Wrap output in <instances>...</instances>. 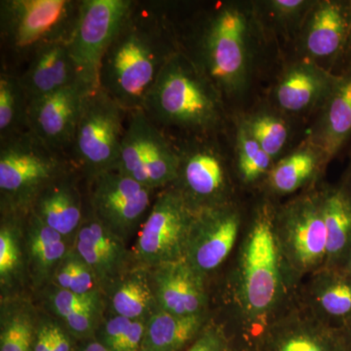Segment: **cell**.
<instances>
[{
  "label": "cell",
  "instance_id": "6da1fadb",
  "mask_svg": "<svg viewBox=\"0 0 351 351\" xmlns=\"http://www.w3.org/2000/svg\"><path fill=\"white\" fill-rule=\"evenodd\" d=\"M274 214L267 206L258 210L237 246L230 295L240 351H256L265 329L297 300L299 286L279 250Z\"/></svg>",
  "mask_w": 351,
  "mask_h": 351
},
{
  "label": "cell",
  "instance_id": "7a4b0ae2",
  "mask_svg": "<svg viewBox=\"0 0 351 351\" xmlns=\"http://www.w3.org/2000/svg\"><path fill=\"white\" fill-rule=\"evenodd\" d=\"M178 52L163 14L154 3L133 1L101 60L99 87L127 112L142 110Z\"/></svg>",
  "mask_w": 351,
  "mask_h": 351
},
{
  "label": "cell",
  "instance_id": "3957f363",
  "mask_svg": "<svg viewBox=\"0 0 351 351\" xmlns=\"http://www.w3.org/2000/svg\"><path fill=\"white\" fill-rule=\"evenodd\" d=\"M142 110L165 134L179 129L198 137L214 130L221 117L218 89L180 51L164 66Z\"/></svg>",
  "mask_w": 351,
  "mask_h": 351
},
{
  "label": "cell",
  "instance_id": "277c9868",
  "mask_svg": "<svg viewBox=\"0 0 351 351\" xmlns=\"http://www.w3.org/2000/svg\"><path fill=\"white\" fill-rule=\"evenodd\" d=\"M75 169L68 154L31 131L0 142V213L29 215L38 196Z\"/></svg>",
  "mask_w": 351,
  "mask_h": 351
},
{
  "label": "cell",
  "instance_id": "5b68a950",
  "mask_svg": "<svg viewBox=\"0 0 351 351\" xmlns=\"http://www.w3.org/2000/svg\"><path fill=\"white\" fill-rule=\"evenodd\" d=\"M80 0H1L0 38L11 61L29 63L41 48L68 43Z\"/></svg>",
  "mask_w": 351,
  "mask_h": 351
},
{
  "label": "cell",
  "instance_id": "8992f818",
  "mask_svg": "<svg viewBox=\"0 0 351 351\" xmlns=\"http://www.w3.org/2000/svg\"><path fill=\"white\" fill-rule=\"evenodd\" d=\"M127 114L100 87L85 96L69 157L87 182L117 169Z\"/></svg>",
  "mask_w": 351,
  "mask_h": 351
},
{
  "label": "cell",
  "instance_id": "52a82bcc",
  "mask_svg": "<svg viewBox=\"0 0 351 351\" xmlns=\"http://www.w3.org/2000/svg\"><path fill=\"white\" fill-rule=\"evenodd\" d=\"M277 243L298 286L326 267L327 232L319 193L299 196L274 214Z\"/></svg>",
  "mask_w": 351,
  "mask_h": 351
},
{
  "label": "cell",
  "instance_id": "ba28073f",
  "mask_svg": "<svg viewBox=\"0 0 351 351\" xmlns=\"http://www.w3.org/2000/svg\"><path fill=\"white\" fill-rule=\"evenodd\" d=\"M178 169L179 156L172 138L154 125L144 110L128 112L115 170L159 191L175 182Z\"/></svg>",
  "mask_w": 351,
  "mask_h": 351
},
{
  "label": "cell",
  "instance_id": "9c48e42d",
  "mask_svg": "<svg viewBox=\"0 0 351 351\" xmlns=\"http://www.w3.org/2000/svg\"><path fill=\"white\" fill-rule=\"evenodd\" d=\"M132 4V0H80L66 45L77 82L87 91L98 89L101 60Z\"/></svg>",
  "mask_w": 351,
  "mask_h": 351
},
{
  "label": "cell",
  "instance_id": "30bf717a",
  "mask_svg": "<svg viewBox=\"0 0 351 351\" xmlns=\"http://www.w3.org/2000/svg\"><path fill=\"white\" fill-rule=\"evenodd\" d=\"M195 215L176 189L159 191L131 249L136 263L152 267L184 260Z\"/></svg>",
  "mask_w": 351,
  "mask_h": 351
},
{
  "label": "cell",
  "instance_id": "8fae6325",
  "mask_svg": "<svg viewBox=\"0 0 351 351\" xmlns=\"http://www.w3.org/2000/svg\"><path fill=\"white\" fill-rule=\"evenodd\" d=\"M88 208L99 221L128 243L151 212L156 191L117 170L88 182Z\"/></svg>",
  "mask_w": 351,
  "mask_h": 351
},
{
  "label": "cell",
  "instance_id": "7c38bea8",
  "mask_svg": "<svg viewBox=\"0 0 351 351\" xmlns=\"http://www.w3.org/2000/svg\"><path fill=\"white\" fill-rule=\"evenodd\" d=\"M246 20L237 9H219L208 21L199 41V59L193 61L217 89L239 85L245 69Z\"/></svg>",
  "mask_w": 351,
  "mask_h": 351
},
{
  "label": "cell",
  "instance_id": "4fadbf2b",
  "mask_svg": "<svg viewBox=\"0 0 351 351\" xmlns=\"http://www.w3.org/2000/svg\"><path fill=\"white\" fill-rule=\"evenodd\" d=\"M199 137L189 141L184 147H178L174 143L179 156V169L170 186L195 212L230 203V184L223 158L213 145Z\"/></svg>",
  "mask_w": 351,
  "mask_h": 351
},
{
  "label": "cell",
  "instance_id": "5bb4252c",
  "mask_svg": "<svg viewBox=\"0 0 351 351\" xmlns=\"http://www.w3.org/2000/svg\"><path fill=\"white\" fill-rule=\"evenodd\" d=\"M241 215L232 203L195 212L184 260L208 282L237 248Z\"/></svg>",
  "mask_w": 351,
  "mask_h": 351
},
{
  "label": "cell",
  "instance_id": "9a60e30c",
  "mask_svg": "<svg viewBox=\"0 0 351 351\" xmlns=\"http://www.w3.org/2000/svg\"><path fill=\"white\" fill-rule=\"evenodd\" d=\"M256 351H350L343 332L323 324L295 300L265 329Z\"/></svg>",
  "mask_w": 351,
  "mask_h": 351
},
{
  "label": "cell",
  "instance_id": "2e32d148",
  "mask_svg": "<svg viewBox=\"0 0 351 351\" xmlns=\"http://www.w3.org/2000/svg\"><path fill=\"white\" fill-rule=\"evenodd\" d=\"M89 93L80 83L29 101V130L46 145L68 154L83 101Z\"/></svg>",
  "mask_w": 351,
  "mask_h": 351
},
{
  "label": "cell",
  "instance_id": "e0dca14e",
  "mask_svg": "<svg viewBox=\"0 0 351 351\" xmlns=\"http://www.w3.org/2000/svg\"><path fill=\"white\" fill-rule=\"evenodd\" d=\"M73 248L94 272L103 295L136 262L126 242L99 221L89 208Z\"/></svg>",
  "mask_w": 351,
  "mask_h": 351
},
{
  "label": "cell",
  "instance_id": "ac0fdd59",
  "mask_svg": "<svg viewBox=\"0 0 351 351\" xmlns=\"http://www.w3.org/2000/svg\"><path fill=\"white\" fill-rule=\"evenodd\" d=\"M158 309L191 317L209 314L208 282L181 260L149 267Z\"/></svg>",
  "mask_w": 351,
  "mask_h": 351
},
{
  "label": "cell",
  "instance_id": "d6986e66",
  "mask_svg": "<svg viewBox=\"0 0 351 351\" xmlns=\"http://www.w3.org/2000/svg\"><path fill=\"white\" fill-rule=\"evenodd\" d=\"M298 302L323 324L343 332L351 323V276L324 267L302 281Z\"/></svg>",
  "mask_w": 351,
  "mask_h": 351
},
{
  "label": "cell",
  "instance_id": "ffe728a7",
  "mask_svg": "<svg viewBox=\"0 0 351 351\" xmlns=\"http://www.w3.org/2000/svg\"><path fill=\"white\" fill-rule=\"evenodd\" d=\"M78 176L82 175L73 169L53 182L38 196L31 210L45 225L73 244L86 212Z\"/></svg>",
  "mask_w": 351,
  "mask_h": 351
},
{
  "label": "cell",
  "instance_id": "44dd1931",
  "mask_svg": "<svg viewBox=\"0 0 351 351\" xmlns=\"http://www.w3.org/2000/svg\"><path fill=\"white\" fill-rule=\"evenodd\" d=\"M25 237L29 286L34 292L40 293L50 285L73 244L32 212L25 219Z\"/></svg>",
  "mask_w": 351,
  "mask_h": 351
},
{
  "label": "cell",
  "instance_id": "7402d4cb",
  "mask_svg": "<svg viewBox=\"0 0 351 351\" xmlns=\"http://www.w3.org/2000/svg\"><path fill=\"white\" fill-rule=\"evenodd\" d=\"M18 75L29 101L77 83L75 63L66 43L41 48Z\"/></svg>",
  "mask_w": 351,
  "mask_h": 351
},
{
  "label": "cell",
  "instance_id": "603a6c76",
  "mask_svg": "<svg viewBox=\"0 0 351 351\" xmlns=\"http://www.w3.org/2000/svg\"><path fill=\"white\" fill-rule=\"evenodd\" d=\"M39 294L44 309L61 321L78 341L94 338L107 313L103 295H78L53 285Z\"/></svg>",
  "mask_w": 351,
  "mask_h": 351
},
{
  "label": "cell",
  "instance_id": "cb8c5ba5",
  "mask_svg": "<svg viewBox=\"0 0 351 351\" xmlns=\"http://www.w3.org/2000/svg\"><path fill=\"white\" fill-rule=\"evenodd\" d=\"M107 313L131 320H147L158 311L151 278V269L134 263L104 292Z\"/></svg>",
  "mask_w": 351,
  "mask_h": 351
},
{
  "label": "cell",
  "instance_id": "d4e9b609",
  "mask_svg": "<svg viewBox=\"0 0 351 351\" xmlns=\"http://www.w3.org/2000/svg\"><path fill=\"white\" fill-rule=\"evenodd\" d=\"M0 299L25 295L29 286L25 225L27 215L0 213Z\"/></svg>",
  "mask_w": 351,
  "mask_h": 351
},
{
  "label": "cell",
  "instance_id": "484cf974",
  "mask_svg": "<svg viewBox=\"0 0 351 351\" xmlns=\"http://www.w3.org/2000/svg\"><path fill=\"white\" fill-rule=\"evenodd\" d=\"M327 232V267L343 269L351 255V191L345 184L319 191Z\"/></svg>",
  "mask_w": 351,
  "mask_h": 351
},
{
  "label": "cell",
  "instance_id": "4316f807",
  "mask_svg": "<svg viewBox=\"0 0 351 351\" xmlns=\"http://www.w3.org/2000/svg\"><path fill=\"white\" fill-rule=\"evenodd\" d=\"M351 45V2L327 1L314 13L306 47L315 57L335 58Z\"/></svg>",
  "mask_w": 351,
  "mask_h": 351
},
{
  "label": "cell",
  "instance_id": "83f0119b",
  "mask_svg": "<svg viewBox=\"0 0 351 351\" xmlns=\"http://www.w3.org/2000/svg\"><path fill=\"white\" fill-rule=\"evenodd\" d=\"M212 317L211 313L182 317L158 309L147 320L142 351H184Z\"/></svg>",
  "mask_w": 351,
  "mask_h": 351
},
{
  "label": "cell",
  "instance_id": "f1b7e54d",
  "mask_svg": "<svg viewBox=\"0 0 351 351\" xmlns=\"http://www.w3.org/2000/svg\"><path fill=\"white\" fill-rule=\"evenodd\" d=\"M39 311L25 295L0 299V351H32Z\"/></svg>",
  "mask_w": 351,
  "mask_h": 351
},
{
  "label": "cell",
  "instance_id": "f546056e",
  "mask_svg": "<svg viewBox=\"0 0 351 351\" xmlns=\"http://www.w3.org/2000/svg\"><path fill=\"white\" fill-rule=\"evenodd\" d=\"M321 131L323 160H329L351 138V68L339 76L328 96Z\"/></svg>",
  "mask_w": 351,
  "mask_h": 351
},
{
  "label": "cell",
  "instance_id": "4dcf8cb0",
  "mask_svg": "<svg viewBox=\"0 0 351 351\" xmlns=\"http://www.w3.org/2000/svg\"><path fill=\"white\" fill-rule=\"evenodd\" d=\"M339 77H326L300 66L286 75L277 89V100L284 110L299 112L311 106L318 96L331 93Z\"/></svg>",
  "mask_w": 351,
  "mask_h": 351
},
{
  "label": "cell",
  "instance_id": "1f68e13d",
  "mask_svg": "<svg viewBox=\"0 0 351 351\" xmlns=\"http://www.w3.org/2000/svg\"><path fill=\"white\" fill-rule=\"evenodd\" d=\"M29 100L19 75L9 69L0 73V142L29 131Z\"/></svg>",
  "mask_w": 351,
  "mask_h": 351
},
{
  "label": "cell",
  "instance_id": "d6a6232c",
  "mask_svg": "<svg viewBox=\"0 0 351 351\" xmlns=\"http://www.w3.org/2000/svg\"><path fill=\"white\" fill-rule=\"evenodd\" d=\"M316 157L307 151L295 152L277 163L267 174L269 189L287 195L306 186L316 171Z\"/></svg>",
  "mask_w": 351,
  "mask_h": 351
},
{
  "label": "cell",
  "instance_id": "836d02e7",
  "mask_svg": "<svg viewBox=\"0 0 351 351\" xmlns=\"http://www.w3.org/2000/svg\"><path fill=\"white\" fill-rule=\"evenodd\" d=\"M50 285L78 295H103L94 272L73 247L58 267Z\"/></svg>",
  "mask_w": 351,
  "mask_h": 351
},
{
  "label": "cell",
  "instance_id": "e575fe53",
  "mask_svg": "<svg viewBox=\"0 0 351 351\" xmlns=\"http://www.w3.org/2000/svg\"><path fill=\"white\" fill-rule=\"evenodd\" d=\"M78 341L54 315L39 311L32 351H75Z\"/></svg>",
  "mask_w": 351,
  "mask_h": 351
},
{
  "label": "cell",
  "instance_id": "d590c367",
  "mask_svg": "<svg viewBox=\"0 0 351 351\" xmlns=\"http://www.w3.org/2000/svg\"><path fill=\"white\" fill-rule=\"evenodd\" d=\"M271 157L252 137L247 129L240 132L239 138V169L245 184H253L269 174Z\"/></svg>",
  "mask_w": 351,
  "mask_h": 351
},
{
  "label": "cell",
  "instance_id": "8d00e7d4",
  "mask_svg": "<svg viewBox=\"0 0 351 351\" xmlns=\"http://www.w3.org/2000/svg\"><path fill=\"white\" fill-rule=\"evenodd\" d=\"M247 130L270 157L277 156L288 138V129L282 120L270 115H261L250 121Z\"/></svg>",
  "mask_w": 351,
  "mask_h": 351
},
{
  "label": "cell",
  "instance_id": "74e56055",
  "mask_svg": "<svg viewBox=\"0 0 351 351\" xmlns=\"http://www.w3.org/2000/svg\"><path fill=\"white\" fill-rule=\"evenodd\" d=\"M184 351H240V350L228 326L212 317L204 329L196 337L195 341Z\"/></svg>",
  "mask_w": 351,
  "mask_h": 351
},
{
  "label": "cell",
  "instance_id": "f35d334b",
  "mask_svg": "<svg viewBox=\"0 0 351 351\" xmlns=\"http://www.w3.org/2000/svg\"><path fill=\"white\" fill-rule=\"evenodd\" d=\"M304 4L301 0H277L274 2V6L276 7L277 10L281 12L289 13L297 10Z\"/></svg>",
  "mask_w": 351,
  "mask_h": 351
},
{
  "label": "cell",
  "instance_id": "ab89813d",
  "mask_svg": "<svg viewBox=\"0 0 351 351\" xmlns=\"http://www.w3.org/2000/svg\"><path fill=\"white\" fill-rule=\"evenodd\" d=\"M75 351H108L101 343L95 338L78 341Z\"/></svg>",
  "mask_w": 351,
  "mask_h": 351
},
{
  "label": "cell",
  "instance_id": "60d3db41",
  "mask_svg": "<svg viewBox=\"0 0 351 351\" xmlns=\"http://www.w3.org/2000/svg\"><path fill=\"white\" fill-rule=\"evenodd\" d=\"M343 338L346 339V346L348 350L351 351V323L343 331Z\"/></svg>",
  "mask_w": 351,
  "mask_h": 351
},
{
  "label": "cell",
  "instance_id": "b9f144b4",
  "mask_svg": "<svg viewBox=\"0 0 351 351\" xmlns=\"http://www.w3.org/2000/svg\"><path fill=\"white\" fill-rule=\"evenodd\" d=\"M351 276V255L348 258V262H346L345 267H343Z\"/></svg>",
  "mask_w": 351,
  "mask_h": 351
},
{
  "label": "cell",
  "instance_id": "7bdbcfd3",
  "mask_svg": "<svg viewBox=\"0 0 351 351\" xmlns=\"http://www.w3.org/2000/svg\"><path fill=\"white\" fill-rule=\"evenodd\" d=\"M343 184H345L346 186H348V188L350 189L351 191V166L350 169V174H348V179H346V181L343 182Z\"/></svg>",
  "mask_w": 351,
  "mask_h": 351
}]
</instances>
